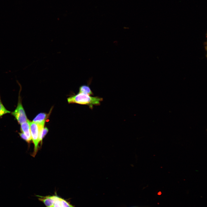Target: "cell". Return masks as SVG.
Returning <instances> with one entry per match:
<instances>
[{
	"instance_id": "1",
	"label": "cell",
	"mask_w": 207,
	"mask_h": 207,
	"mask_svg": "<svg viewBox=\"0 0 207 207\" xmlns=\"http://www.w3.org/2000/svg\"><path fill=\"white\" fill-rule=\"evenodd\" d=\"M103 100L101 97L97 96L92 97L87 94L80 93L67 99L69 103L87 105L91 109L93 108V106L100 105V102Z\"/></svg>"
},
{
	"instance_id": "2",
	"label": "cell",
	"mask_w": 207,
	"mask_h": 207,
	"mask_svg": "<svg viewBox=\"0 0 207 207\" xmlns=\"http://www.w3.org/2000/svg\"><path fill=\"white\" fill-rule=\"evenodd\" d=\"M45 122L37 123L32 121H29L32 139L34 145V156L36 154L39 142H42V135Z\"/></svg>"
},
{
	"instance_id": "3",
	"label": "cell",
	"mask_w": 207,
	"mask_h": 207,
	"mask_svg": "<svg viewBox=\"0 0 207 207\" xmlns=\"http://www.w3.org/2000/svg\"><path fill=\"white\" fill-rule=\"evenodd\" d=\"M20 98V97L19 96L17 107L14 111L11 113V114L16 118L19 124H21L26 122L28 119Z\"/></svg>"
},
{
	"instance_id": "4",
	"label": "cell",
	"mask_w": 207,
	"mask_h": 207,
	"mask_svg": "<svg viewBox=\"0 0 207 207\" xmlns=\"http://www.w3.org/2000/svg\"><path fill=\"white\" fill-rule=\"evenodd\" d=\"M38 197L39 200L43 202L47 207H53L55 201V195L45 196L36 195Z\"/></svg>"
},
{
	"instance_id": "5",
	"label": "cell",
	"mask_w": 207,
	"mask_h": 207,
	"mask_svg": "<svg viewBox=\"0 0 207 207\" xmlns=\"http://www.w3.org/2000/svg\"><path fill=\"white\" fill-rule=\"evenodd\" d=\"M29 121H30L28 120L26 122L21 124V130L22 133H24L30 142L32 139Z\"/></svg>"
},
{
	"instance_id": "6",
	"label": "cell",
	"mask_w": 207,
	"mask_h": 207,
	"mask_svg": "<svg viewBox=\"0 0 207 207\" xmlns=\"http://www.w3.org/2000/svg\"><path fill=\"white\" fill-rule=\"evenodd\" d=\"M47 116V114L45 113H41L36 116L32 122L37 123L45 122Z\"/></svg>"
},
{
	"instance_id": "7",
	"label": "cell",
	"mask_w": 207,
	"mask_h": 207,
	"mask_svg": "<svg viewBox=\"0 0 207 207\" xmlns=\"http://www.w3.org/2000/svg\"><path fill=\"white\" fill-rule=\"evenodd\" d=\"M79 93L85 94L90 95H93L90 87L88 86L85 85H83L80 87Z\"/></svg>"
},
{
	"instance_id": "8",
	"label": "cell",
	"mask_w": 207,
	"mask_h": 207,
	"mask_svg": "<svg viewBox=\"0 0 207 207\" xmlns=\"http://www.w3.org/2000/svg\"><path fill=\"white\" fill-rule=\"evenodd\" d=\"M10 112L7 110L2 104L0 96V117L7 113H9Z\"/></svg>"
},
{
	"instance_id": "9",
	"label": "cell",
	"mask_w": 207,
	"mask_h": 207,
	"mask_svg": "<svg viewBox=\"0 0 207 207\" xmlns=\"http://www.w3.org/2000/svg\"><path fill=\"white\" fill-rule=\"evenodd\" d=\"M61 198L56 195H55V201L53 207H61Z\"/></svg>"
},
{
	"instance_id": "10",
	"label": "cell",
	"mask_w": 207,
	"mask_h": 207,
	"mask_svg": "<svg viewBox=\"0 0 207 207\" xmlns=\"http://www.w3.org/2000/svg\"><path fill=\"white\" fill-rule=\"evenodd\" d=\"M61 207H74L66 200L62 198L61 199Z\"/></svg>"
},
{
	"instance_id": "11",
	"label": "cell",
	"mask_w": 207,
	"mask_h": 207,
	"mask_svg": "<svg viewBox=\"0 0 207 207\" xmlns=\"http://www.w3.org/2000/svg\"><path fill=\"white\" fill-rule=\"evenodd\" d=\"M48 131V129L46 127H45V128H44L43 132L42 133V139L43 140V138L44 137L45 135L47 134V132Z\"/></svg>"
},
{
	"instance_id": "12",
	"label": "cell",
	"mask_w": 207,
	"mask_h": 207,
	"mask_svg": "<svg viewBox=\"0 0 207 207\" xmlns=\"http://www.w3.org/2000/svg\"><path fill=\"white\" fill-rule=\"evenodd\" d=\"M19 133L20 135L22 138L26 140L27 142L28 143L29 142L27 137L24 133Z\"/></svg>"
}]
</instances>
